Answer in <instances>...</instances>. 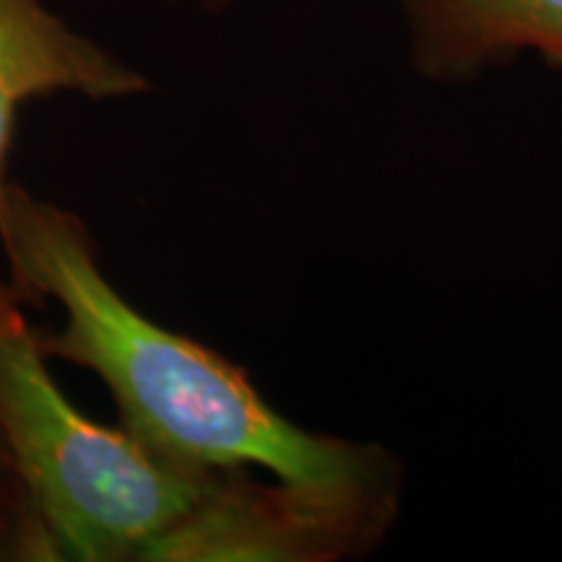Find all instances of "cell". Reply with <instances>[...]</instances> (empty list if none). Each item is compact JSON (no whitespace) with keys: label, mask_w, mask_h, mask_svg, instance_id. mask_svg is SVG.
Returning <instances> with one entry per match:
<instances>
[{"label":"cell","mask_w":562,"mask_h":562,"mask_svg":"<svg viewBox=\"0 0 562 562\" xmlns=\"http://www.w3.org/2000/svg\"><path fill=\"white\" fill-rule=\"evenodd\" d=\"M63 91L87 100H123L146 94L149 81L66 24L45 0H0V209L19 108Z\"/></svg>","instance_id":"obj_4"},{"label":"cell","mask_w":562,"mask_h":562,"mask_svg":"<svg viewBox=\"0 0 562 562\" xmlns=\"http://www.w3.org/2000/svg\"><path fill=\"white\" fill-rule=\"evenodd\" d=\"M414 68L467 81L518 53L562 68V0H402Z\"/></svg>","instance_id":"obj_5"},{"label":"cell","mask_w":562,"mask_h":562,"mask_svg":"<svg viewBox=\"0 0 562 562\" xmlns=\"http://www.w3.org/2000/svg\"><path fill=\"white\" fill-rule=\"evenodd\" d=\"M0 469H11V461H9V453H5L3 440H0Z\"/></svg>","instance_id":"obj_7"},{"label":"cell","mask_w":562,"mask_h":562,"mask_svg":"<svg viewBox=\"0 0 562 562\" xmlns=\"http://www.w3.org/2000/svg\"><path fill=\"white\" fill-rule=\"evenodd\" d=\"M214 3H232V0H214Z\"/></svg>","instance_id":"obj_8"},{"label":"cell","mask_w":562,"mask_h":562,"mask_svg":"<svg viewBox=\"0 0 562 562\" xmlns=\"http://www.w3.org/2000/svg\"><path fill=\"white\" fill-rule=\"evenodd\" d=\"M24 305L0 279V440L13 474L66 560L140 562L216 469H182L89 419L55 383Z\"/></svg>","instance_id":"obj_2"},{"label":"cell","mask_w":562,"mask_h":562,"mask_svg":"<svg viewBox=\"0 0 562 562\" xmlns=\"http://www.w3.org/2000/svg\"><path fill=\"white\" fill-rule=\"evenodd\" d=\"M0 245L26 302L60 305V331L40 334L47 360L100 375L125 430L159 459L193 472L258 467L302 484L404 476L383 446L294 425L243 368L138 313L102 271L94 237L74 211L9 182Z\"/></svg>","instance_id":"obj_1"},{"label":"cell","mask_w":562,"mask_h":562,"mask_svg":"<svg viewBox=\"0 0 562 562\" xmlns=\"http://www.w3.org/2000/svg\"><path fill=\"white\" fill-rule=\"evenodd\" d=\"M402 480L261 482L216 469L193 508L140 562H339L375 552L402 510Z\"/></svg>","instance_id":"obj_3"},{"label":"cell","mask_w":562,"mask_h":562,"mask_svg":"<svg viewBox=\"0 0 562 562\" xmlns=\"http://www.w3.org/2000/svg\"><path fill=\"white\" fill-rule=\"evenodd\" d=\"M0 560H66L13 469H0Z\"/></svg>","instance_id":"obj_6"}]
</instances>
